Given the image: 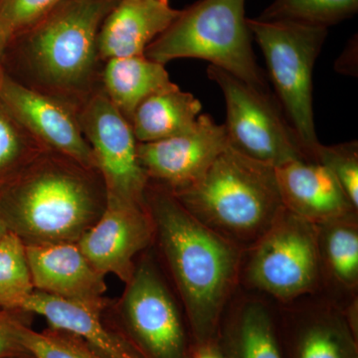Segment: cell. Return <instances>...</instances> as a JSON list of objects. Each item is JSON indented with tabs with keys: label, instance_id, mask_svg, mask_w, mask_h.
<instances>
[{
	"label": "cell",
	"instance_id": "14",
	"mask_svg": "<svg viewBox=\"0 0 358 358\" xmlns=\"http://www.w3.org/2000/svg\"><path fill=\"white\" fill-rule=\"evenodd\" d=\"M275 173L284 208L315 225L358 215L338 181L320 162L293 160L275 167Z\"/></svg>",
	"mask_w": 358,
	"mask_h": 358
},
{
	"label": "cell",
	"instance_id": "15",
	"mask_svg": "<svg viewBox=\"0 0 358 358\" xmlns=\"http://www.w3.org/2000/svg\"><path fill=\"white\" fill-rule=\"evenodd\" d=\"M25 247L36 291L80 303H96L106 298V275L90 264L77 243Z\"/></svg>",
	"mask_w": 358,
	"mask_h": 358
},
{
	"label": "cell",
	"instance_id": "23",
	"mask_svg": "<svg viewBox=\"0 0 358 358\" xmlns=\"http://www.w3.org/2000/svg\"><path fill=\"white\" fill-rule=\"evenodd\" d=\"M34 291L25 245L8 232L0 241V310L20 312Z\"/></svg>",
	"mask_w": 358,
	"mask_h": 358
},
{
	"label": "cell",
	"instance_id": "6",
	"mask_svg": "<svg viewBox=\"0 0 358 358\" xmlns=\"http://www.w3.org/2000/svg\"><path fill=\"white\" fill-rule=\"evenodd\" d=\"M252 38L260 46L275 99L315 162L320 143L313 108V73L327 38V28L289 20H247Z\"/></svg>",
	"mask_w": 358,
	"mask_h": 358
},
{
	"label": "cell",
	"instance_id": "8",
	"mask_svg": "<svg viewBox=\"0 0 358 358\" xmlns=\"http://www.w3.org/2000/svg\"><path fill=\"white\" fill-rule=\"evenodd\" d=\"M207 74L225 99L224 127L231 148L273 167L310 160L275 95L261 93L215 66L209 65Z\"/></svg>",
	"mask_w": 358,
	"mask_h": 358
},
{
	"label": "cell",
	"instance_id": "29",
	"mask_svg": "<svg viewBox=\"0 0 358 358\" xmlns=\"http://www.w3.org/2000/svg\"><path fill=\"white\" fill-rule=\"evenodd\" d=\"M22 312L0 310V358H13L28 355L17 336V324Z\"/></svg>",
	"mask_w": 358,
	"mask_h": 358
},
{
	"label": "cell",
	"instance_id": "26",
	"mask_svg": "<svg viewBox=\"0 0 358 358\" xmlns=\"http://www.w3.org/2000/svg\"><path fill=\"white\" fill-rule=\"evenodd\" d=\"M17 336L33 358H109L76 334L52 327L34 331L24 320L18 322Z\"/></svg>",
	"mask_w": 358,
	"mask_h": 358
},
{
	"label": "cell",
	"instance_id": "31",
	"mask_svg": "<svg viewBox=\"0 0 358 358\" xmlns=\"http://www.w3.org/2000/svg\"><path fill=\"white\" fill-rule=\"evenodd\" d=\"M194 358H224L212 348H201L200 352L195 355Z\"/></svg>",
	"mask_w": 358,
	"mask_h": 358
},
{
	"label": "cell",
	"instance_id": "9",
	"mask_svg": "<svg viewBox=\"0 0 358 358\" xmlns=\"http://www.w3.org/2000/svg\"><path fill=\"white\" fill-rule=\"evenodd\" d=\"M162 272L155 252L148 248L136 259L134 274L115 303L134 345L148 358H185L182 307Z\"/></svg>",
	"mask_w": 358,
	"mask_h": 358
},
{
	"label": "cell",
	"instance_id": "5",
	"mask_svg": "<svg viewBox=\"0 0 358 358\" xmlns=\"http://www.w3.org/2000/svg\"><path fill=\"white\" fill-rule=\"evenodd\" d=\"M145 56L162 65L176 59H201L261 93L274 95L257 64L245 0H199L180 11Z\"/></svg>",
	"mask_w": 358,
	"mask_h": 358
},
{
	"label": "cell",
	"instance_id": "3",
	"mask_svg": "<svg viewBox=\"0 0 358 358\" xmlns=\"http://www.w3.org/2000/svg\"><path fill=\"white\" fill-rule=\"evenodd\" d=\"M107 201L96 169L46 150L0 187V219L25 246L77 243Z\"/></svg>",
	"mask_w": 358,
	"mask_h": 358
},
{
	"label": "cell",
	"instance_id": "22",
	"mask_svg": "<svg viewBox=\"0 0 358 358\" xmlns=\"http://www.w3.org/2000/svg\"><path fill=\"white\" fill-rule=\"evenodd\" d=\"M229 305L236 315L238 358H282L267 299L238 289Z\"/></svg>",
	"mask_w": 358,
	"mask_h": 358
},
{
	"label": "cell",
	"instance_id": "33",
	"mask_svg": "<svg viewBox=\"0 0 358 358\" xmlns=\"http://www.w3.org/2000/svg\"><path fill=\"white\" fill-rule=\"evenodd\" d=\"M13 358H33L30 355H22V357H13Z\"/></svg>",
	"mask_w": 358,
	"mask_h": 358
},
{
	"label": "cell",
	"instance_id": "21",
	"mask_svg": "<svg viewBox=\"0 0 358 358\" xmlns=\"http://www.w3.org/2000/svg\"><path fill=\"white\" fill-rule=\"evenodd\" d=\"M313 296H308L312 315L299 339L296 358H355L341 303L327 296L313 300Z\"/></svg>",
	"mask_w": 358,
	"mask_h": 358
},
{
	"label": "cell",
	"instance_id": "11",
	"mask_svg": "<svg viewBox=\"0 0 358 358\" xmlns=\"http://www.w3.org/2000/svg\"><path fill=\"white\" fill-rule=\"evenodd\" d=\"M229 147L224 124L200 114L192 131L150 143H138V157L148 180L176 192L189 187L206 173Z\"/></svg>",
	"mask_w": 358,
	"mask_h": 358
},
{
	"label": "cell",
	"instance_id": "28",
	"mask_svg": "<svg viewBox=\"0 0 358 358\" xmlns=\"http://www.w3.org/2000/svg\"><path fill=\"white\" fill-rule=\"evenodd\" d=\"M63 1L64 0H0V24L10 38H13L37 24Z\"/></svg>",
	"mask_w": 358,
	"mask_h": 358
},
{
	"label": "cell",
	"instance_id": "1",
	"mask_svg": "<svg viewBox=\"0 0 358 358\" xmlns=\"http://www.w3.org/2000/svg\"><path fill=\"white\" fill-rule=\"evenodd\" d=\"M154 247L200 343L213 338L240 289L244 251L193 217L166 186L148 180Z\"/></svg>",
	"mask_w": 358,
	"mask_h": 358
},
{
	"label": "cell",
	"instance_id": "25",
	"mask_svg": "<svg viewBox=\"0 0 358 358\" xmlns=\"http://www.w3.org/2000/svg\"><path fill=\"white\" fill-rule=\"evenodd\" d=\"M44 150L0 100V187Z\"/></svg>",
	"mask_w": 358,
	"mask_h": 358
},
{
	"label": "cell",
	"instance_id": "7",
	"mask_svg": "<svg viewBox=\"0 0 358 358\" xmlns=\"http://www.w3.org/2000/svg\"><path fill=\"white\" fill-rule=\"evenodd\" d=\"M240 288L284 306L322 293L317 225L282 209L244 251Z\"/></svg>",
	"mask_w": 358,
	"mask_h": 358
},
{
	"label": "cell",
	"instance_id": "24",
	"mask_svg": "<svg viewBox=\"0 0 358 358\" xmlns=\"http://www.w3.org/2000/svg\"><path fill=\"white\" fill-rule=\"evenodd\" d=\"M357 10L358 0H275L258 20L296 21L327 28L352 17Z\"/></svg>",
	"mask_w": 358,
	"mask_h": 358
},
{
	"label": "cell",
	"instance_id": "27",
	"mask_svg": "<svg viewBox=\"0 0 358 358\" xmlns=\"http://www.w3.org/2000/svg\"><path fill=\"white\" fill-rule=\"evenodd\" d=\"M315 162L327 167L346 196L358 209V143L357 141L324 145L320 143L315 152Z\"/></svg>",
	"mask_w": 358,
	"mask_h": 358
},
{
	"label": "cell",
	"instance_id": "12",
	"mask_svg": "<svg viewBox=\"0 0 358 358\" xmlns=\"http://www.w3.org/2000/svg\"><path fill=\"white\" fill-rule=\"evenodd\" d=\"M155 227L147 207L108 196L101 217L78 240L87 260L103 275H115L124 284L136 257L154 244Z\"/></svg>",
	"mask_w": 358,
	"mask_h": 358
},
{
	"label": "cell",
	"instance_id": "32",
	"mask_svg": "<svg viewBox=\"0 0 358 358\" xmlns=\"http://www.w3.org/2000/svg\"><path fill=\"white\" fill-rule=\"evenodd\" d=\"M9 231L7 229L6 224H4L3 221L0 219V241H1V240L6 236L7 233Z\"/></svg>",
	"mask_w": 358,
	"mask_h": 358
},
{
	"label": "cell",
	"instance_id": "13",
	"mask_svg": "<svg viewBox=\"0 0 358 358\" xmlns=\"http://www.w3.org/2000/svg\"><path fill=\"white\" fill-rule=\"evenodd\" d=\"M0 100L42 147L96 169L92 148L69 108L6 74L0 85Z\"/></svg>",
	"mask_w": 358,
	"mask_h": 358
},
{
	"label": "cell",
	"instance_id": "16",
	"mask_svg": "<svg viewBox=\"0 0 358 358\" xmlns=\"http://www.w3.org/2000/svg\"><path fill=\"white\" fill-rule=\"evenodd\" d=\"M180 11L173 8L169 0H119L99 30L101 60L105 63L113 58L145 55Z\"/></svg>",
	"mask_w": 358,
	"mask_h": 358
},
{
	"label": "cell",
	"instance_id": "10",
	"mask_svg": "<svg viewBox=\"0 0 358 358\" xmlns=\"http://www.w3.org/2000/svg\"><path fill=\"white\" fill-rule=\"evenodd\" d=\"M76 115L108 196L145 206L148 178L138 160V141L131 122L115 109L102 89Z\"/></svg>",
	"mask_w": 358,
	"mask_h": 358
},
{
	"label": "cell",
	"instance_id": "20",
	"mask_svg": "<svg viewBox=\"0 0 358 358\" xmlns=\"http://www.w3.org/2000/svg\"><path fill=\"white\" fill-rule=\"evenodd\" d=\"M202 105L178 86L150 96L138 106L131 120L138 143H150L192 131Z\"/></svg>",
	"mask_w": 358,
	"mask_h": 358
},
{
	"label": "cell",
	"instance_id": "19",
	"mask_svg": "<svg viewBox=\"0 0 358 358\" xmlns=\"http://www.w3.org/2000/svg\"><path fill=\"white\" fill-rule=\"evenodd\" d=\"M176 86L164 65L145 55L110 59L101 74L103 93L129 122L143 101Z\"/></svg>",
	"mask_w": 358,
	"mask_h": 358
},
{
	"label": "cell",
	"instance_id": "30",
	"mask_svg": "<svg viewBox=\"0 0 358 358\" xmlns=\"http://www.w3.org/2000/svg\"><path fill=\"white\" fill-rule=\"evenodd\" d=\"M10 39L8 33L0 24V85L3 81L4 76H6V71H4L3 66L4 54H6V48Z\"/></svg>",
	"mask_w": 358,
	"mask_h": 358
},
{
	"label": "cell",
	"instance_id": "4",
	"mask_svg": "<svg viewBox=\"0 0 358 358\" xmlns=\"http://www.w3.org/2000/svg\"><path fill=\"white\" fill-rule=\"evenodd\" d=\"M173 193L193 217L243 251L267 232L284 209L275 167L230 147L197 182Z\"/></svg>",
	"mask_w": 358,
	"mask_h": 358
},
{
	"label": "cell",
	"instance_id": "18",
	"mask_svg": "<svg viewBox=\"0 0 358 358\" xmlns=\"http://www.w3.org/2000/svg\"><path fill=\"white\" fill-rule=\"evenodd\" d=\"M322 289L338 303L357 296L358 215L317 225Z\"/></svg>",
	"mask_w": 358,
	"mask_h": 358
},
{
	"label": "cell",
	"instance_id": "2",
	"mask_svg": "<svg viewBox=\"0 0 358 358\" xmlns=\"http://www.w3.org/2000/svg\"><path fill=\"white\" fill-rule=\"evenodd\" d=\"M119 0H64L9 41L7 76L62 103L75 114L101 87L98 34Z\"/></svg>",
	"mask_w": 358,
	"mask_h": 358
},
{
	"label": "cell",
	"instance_id": "17",
	"mask_svg": "<svg viewBox=\"0 0 358 358\" xmlns=\"http://www.w3.org/2000/svg\"><path fill=\"white\" fill-rule=\"evenodd\" d=\"M110 303L107 298L96 303H80L35 289L20 312L41 315L49 327L79 336L109 358H141L126 338L103 324L102 315Z\"/></svg>",
	"mask_w": 358,
	"mask_h": 358
}]
</instances>
